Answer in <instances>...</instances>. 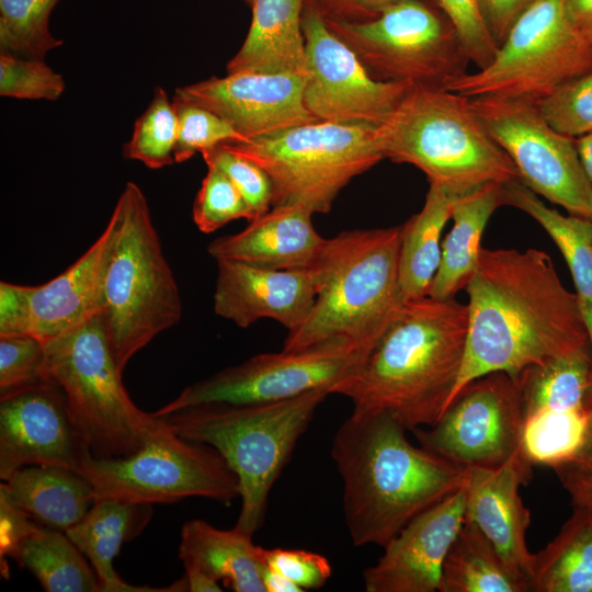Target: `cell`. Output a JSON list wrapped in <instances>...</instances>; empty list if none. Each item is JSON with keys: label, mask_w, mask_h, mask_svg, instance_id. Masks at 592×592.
<instances>
[{"label": "cell", "mask_w": 592, "mask_h": 592, "mask_svg": "<svg viewBox=\"0 0 592 592\" xmlns=\"http://www.w3.org/2000/svg\"><path fill=\"white\" fill-rule=\"evenodd\" d=\"M465 289L466 350L451 402L486 374L516 377L533 365L590 346L579 297L563 286L542 250L482 248Z\"/></svg>", "instance_id": "obj_1"}, {"label": "cell", "mask_w": 592, "mask_h": 592, "mask_svg": "<svg viewBox=\"0 0 592 592\" xmlns=\"http://www.w3.org/2000/svg\"><path fill=\"white\" fill-rule=\"evenodd\" d=\"M406 431L387 413L352 411L334 434L331 457L343 481L344 520L355 546L384 547L466 483V468L412 445Z\"/></svg>", "instance_id": "obj_2"}, {"label": "cell", "mask_w": 592, "mask_h": 592, "mask_svg": "<svg viewBox=\"0 0 592 592\" xmlns=\"http://www.w3.org/2000/svg\"><path fill=\"white\" fill-rule=\"evenodd\" d=\"M467 305L455 297L405 301L363 364L331 395L356 412L389 414L407 430L430 426L451 402L466 350Z\"/></svg>", "instance_id": "obj_3"}, {"label": "cell", "mask_w": 592, "mask_h": 592, "mask_svg": "<svg viewBox=\"0 0 592 592\" xmlns=\"http://www.w3.org/2000/svg\"><path fill=\"white\" fill-rule=\"evenodd\" d=\"M401 226L354 229L326 239L312 266L317 296L287 332L283 350L297 351L342 339L367 354L403 305L399 287Z\"/></svg>", "instance_id": "obj_4"}, {"label": "cell", "mask_w": 592, "mask_h": 592, "mask_svg": "<svg viewBox=\"0 0 592 592\" xmlns=\"http://www.w3.org/2000/svg\"><path fill=\"white\" fill-rule=\"evenodd\" d=\"M327 388L264 403L206 402L159 417L178 435L214 447L239 480L235 528L253 536L264 522L270 492L287 465Z\"/></svg>", "instance_id": "obj_5"}, {"label": "cell", "mask_w": 592, "mask_h": 592, "mask_svg": "<svg viewBox=\"0 0 592 592\" xmlns=\"http://www.w3.org/2000/svg\"><path fill=\"white\" fill-rule=\"evenodd\" d=\"M377 130L385 158L412 164L430 184L458 194L519 179L471 100L445 88L411 86Z\"/></svg>", "instance_id": "obj_6"}, {"label": "cell", "mask_w": 592, "mask_h": 592, "mask_svg": "<svg viewBox=\"0 0 592 592\" xmlns=\"http://www.w3.org/2000/svg\"><path fill=\"white\" fill-rule=\"evenodd\" d=\"M109 220L113 237L99 315L123 371L137 352L181 320L182 300L147 198L136 183L125 184Z\"/></svg>", "instance_id": "obj_7"}, {"label": "cell", "mask_w": 592, "mask_h": 592, "mask_svg": "<svg viewBox=\"0 0 592 592\" xmlns=\"http://www.w3.org/2000/svg\"><path fill=\"white\" fill-rule=\"evenodd\" d=\"M45 354L46 377L65 394L92 457L129 456L167 428L130 399L99 314L46 341Z\"/></svg>", "instance_id": "obj_8"}, {"label": "cell", "mask_w": 592, "mask_h": 592, "mask_svg": "<svg viewBox=\"0 0 592 592\" xmlns=\"http://www.w3.org/2000/svg\"><path fill=\"white\" fill-rule=\"evenodd\" d=\"M225 147L258 164L272 185L273 206L329 213L352 179L385 159L377 126L318 121Z\"/></svg>", "instance_id": "obj_9"}, {"label": "cell", "mask_w": 592, "mask_h": 592, "mask_svg": "<svg viewBox=\"0 0 592 592\" xmlns=\"http://www.w3.org/2000/svg\"><path fill=\"white\" fill-rule=\"evenodd\" d=\"M325 22L376 80L446 89L467 73L459 34L434 0H399L366 22Z\"/></svg>", "instance_id": "obj_10"}, {"label": "cell", "mask_w": 592, "mask_h": 592, "mask_svg": "<svg viewBox=\"0 0 592 592\" xmlns=\"http://www.w3.org/2000/svg\"><path fill=\"white\" fill-rule=\"evenodd\" d=\"M592 70V48L565 19L562 0H538L514 23L493 60L446 89L469 99L501 96L538 102Z\"/></svg>", "instance_id": "obj_11"}, {"label": "cell", "mask_w": 592, "mask_h": 592, "mask_svg": "<svg viewBox=\"0 0 592 592\" xmlns=\"http://www.w3.org/2000/svg\"><path fill=\"white\" fill-rule=\"evenodd\" d=\"M80 474L95 500L152 504L201 497L229 505L240 494L238 477L214 447L182 437L168 424L129 456H91Z\"/></svg>", "instance_id": "obj_12"}, {"label": "cell", "mask_w": 592, "mask_h": 592, "mask_svg": "<svg viewBox=\"0 0 592 592\" xmlns=\"http://www.w3.org/2000/svg\"><path fill=\"white\" fill-rule=\"evenodd\" d=\"M470 100L524 185L570 215L592 220V184L581 163L577 138L554 129L536 102L501 96Z\"/></svg>", "instance_id": "obj_13"}, {"label": "cell", "mask_w": 592, "mask_h": 592, "mask_svg": "<svg viewBox=\"0 0 592 592\" xmlns=\"http://www.w3.org/2000/svg\"><path fill=\"white\" fill-rule=\"evenodd\" d=\"M367 355L342 339L297 351L259 354L185 387L152 414L162 417L206 402H274L320 388H327L331 394L333 387L352 375Z\"/></svg>", "instance_id": "obj_14"}, {"label": "cell", "mask_w": 592, "mask_h": 592, "mask_svg": "<svg viewBox=\"0 0 592 592\" xmlns=\"http://www.w3.org/2000/svg\"><path fill=\"white\" fill-rule=\"evenodd\" d=\"M525 421L519 377L493 372L465 385L430 426L413 435L421 447L463 468H499L522 453Z\"/></svg>", "instance_id": "obj_15"}, {"label": "cell", "mask_w": 592, "mask_h": 592, "mask_svg": "<svg viewBox=\"0 0 592 592\" xmlns=\"http://www.w3.org/2000/svg\"><path fill=\"white\" fill-rule=\"evenodd\" d=\"M306 43L304 101L318 119L382 125L412 84L379 81L309 5L303 12Z\"/></svg>", "instance_id": "obj_16"}, {"label": "cell", "mask_w": 592, "mask_h": 592, "mask_svg": "<svg viewBox=\"0 0 592 592\" xmlns=\"http://www.w3.org/2000/svg\"><path fill=\"white\" fill-rule=\"evenodd\" d=\"M113 227L62 273L38 286L0 283V335L30 334L44 342L100 312Z\"/></svg>", "instance_id": "obj_17"}, {"label": "cell", "mask_w": 592, "mask_h": 592, "mask_svg": "<svg viewBox=\"0 0 592 592\" xmlns=\"http://www.w3.org/2000/svg\"><path fill=\"white\" fill-rule=\"evenodd\" d=\"M92 456L66 396L46 379L0 397V478L33 465L80 474Z\"/></svg>", "instance_id": "obj_18"}, {"label": "cell", "mask_w": 592, "mask_h": 592, "mask_svg": "<svg viewBox=\"0 0 592 592\" xmlns=\"http://www.w3.org/2000/svg\"><path fill=\"white\" fill-rule=\"evenodd\" d=\"M305 80L303 73L227 72L177 88L173 99L214 112L246 141L318 122L304 101Z\"/></svg>", "instance_id": "obj_19"}, {"label": "cell", "mask_w": 592, "mask_h": 592, "mask_svg": "<svg viewBox=\"0 0 592 592\" xmlns=\"http://www.w3.org/2000/svg\"><path fill=\"white\" fill-rule=\"evenodd\" d=\"M466 485V483H465ZM412 519L363 571L366 592H434L447 551L464 523L466 489Z\"/></svg>", "instance_id": "obj_20"}, {"label": "cell", "mask_w": 592, "mask_h": 592, "mask_svg": "<svg viewBox=\"0 0 592 592\" xmlns=\"http://www.w3.org/2000/svg\"><path fill=\"white\" fill-rule=\"evenodd\" d=\"M216 264L214 311L240 328L269 318L291 331L304 321L315 303L314 267L271 270L231 260H218Z\"/></svg>", "instance_id": "obj_21"}, {"label": "cell", "mask_w": 592, "mask_h": 592, "mask_svg": "<svg viewBox=\"0 0 592 592\" xmlns=\"http://www.w3.org/2000/svg\"><path fill=\"white\" fill-rule=\"evenodd\" d=\"M533 465L523 453L499 468L467 469L464 522L474 524L496 548L504 562L531 585L534 554L526 532L531 514L520 487L532 478Z\"/></svg>", "instance_id": "obj_22"}, {"label": "cell", "mask_w": 592, "mask_h": 592, "mask_svg": "<svg viewBox=\"0 0 592 592\" xmlns=\"http://www.w3.org/2000/svg\"><path fill=\"white\" fill-rule=\"evenodd\" d=\"M314 213L297 205L273 206L240 232L213 240L208 253L218 260L271 270L310 269L326 239L314 227Z\"/></svg>", "instance_id": "obj_23"}, {"label": "cell", "mask_w": 592, "mask_h": 592, "mask_svg": "<svg viewBox=\"0 0 592 592\" xmlns=\"http://www.w3.org/2000/svg\"><path fill=\"white\" fill-rule=\"evenodd\" d=\"M1 560L10 556L47 592H96L100 583L83 554L64 531L22 515L5 532Z\"/></svg>", "instance_id": "obj_24"}, {"label": "cell", "mask_w": 592, "mask_h": 592, "mask_svg": "<svg viewBox=\"0 0 592 592\" xmlns=\"http://www.w3.org/2000/svg\"><path fill=\"white\" fill-rule=\"evenodd\" d=\"M252 19L227 72L306 75L305 0H252Z\"/></svg>", "instance_id": "obj_25"}, {"label": "cell", "mask_w": 592, "mask_h": 592, "mask_svg": "<svg viewBox=\"0 0 592 592\" xmlns=\"http://www.w3.org/2000/svg\"><path fill=\"white\" fill-rule=\"evenodd\" d=\"M0 498L35 522L66 532L84 517L95 494L90 481L75 470L33 465L2 480Z\"/></svg>", "instance_id": "obj_26"}, {"label": "cell", "mask_w": 592, "mask_h": 592, "mask_svg": "<svg viewBox=\"0 0 592 592\" xmlns=\"http://www.w3.org/2000/svg\"><path fill=\"white\" fill-rule=\"evenodd\" d=\"M152 515L153 510L149 503L98 499L84 517L65 532L90 560L101 592L173 591L172 585L168 589L132 585L113 567V559L122 545L136 538Z\"/></svg>", "instance_id": "obj_27"}, {"label": "cell", "mask_w": 592, "mask_h": 592, "mask_svg": "<svg viewBox=\"0 0 592 592\" xmlns=\"http://www.w3.org/2000/svg\"><path fill=\"white\" fill-rule=\"evenodd\" d=\"M179 558L184 568L204 572L236 592H265L264 548L235 527L219 530L203 520L183 524Z\"/></svg>", "instance_id": "obj_28"}, {"label": "cell", "mask_w": 592, "mask_h": 592, "mask_svg": "<svg viewBox=\"0 0 592 592\" xmlns=\"http://www.w3.org/2000/svg\"><path fill=\"white\" fill-rule=\"evenodd\" d=\"M502 205V183H488L456 201L453 226L442 243L440 265L428 296L449 299L466 288L479 262L487 223Z\"/></svg>", "instance_id": "obj_29"}, {"label": "cell", "mask_w": 592, "mask_h": 592, "mask_svg": "<svg viewBox=\"0 0 592 592\" xmlns=\"http://www.w3.org/2000/svg\"><path fill=\"white\" fill-rule=\"evenodd\" d=\"M460 196L441 185L430 184L421 210L401 225L398 271L403 301L429 294L441 261L442 231Z\"/></svg>", "instance_id": "obj_30"}, {"label": "cell", "mask_w": 592, "mask_h": 592, "mask_svg": "<svg viewBox=\"0 0 592 592\" xmlns=\"http://www.w3.org/2000/svg\"><path fill=\"white\" fill-rule=\"evenodd\" d=\"M532 592H592V508L574 505L557 536L534 554Z\"/></svg>", "instance_id": "obj_31"}, {"label": "cell", "mask_w": 592, "mask_h": 592, "mask_svg": "<svg viewBox=\"0 0 592 592\" xmlns=\"http://www.w3.org/2000/svg\"><path fill=\"white\" fill-rule=\"evenodd\" d=\"M439 592H530L486 536L464 522L444 559Z\"/></svg>", "instance_id": "obj_32"}, {"label": "cell", "mask_w": 592, "mask_h": 592, "mask_svg": "<svg viewBox=\"0 0 592 592\" xmlns=\"http://www.w3.org/2000/svg\"><path fill=\"white\" fill-rule=\"evenodd\" d=\"M503 205L530 215L554 240L571 272L580 303L592 299V220L547 206L519 179L502 184Z\"/></svg>", "instance_id": "obj_33"}, {"label": "cell", "mask_w": 592, "mask_h": 592, "mask_svg": "<svg viewBox=\"0 0 592 592\" xmlns=\"http://www.w3.org/2000/svg\"><path fill=\"white\" fill-rule=\"evenodd\" d=\"M517 377L525 418L544 410L585 409L592 390L591 346L533 365Z\"/></svg>", "instance_id": "obj_34"}, {"label": "cell", "mask_w": 592, "mask_h": 592, "mask_svg": "<svg viewBox=\"0 0 592 592\" xmlns=\"http://www.w3.org/2000/svg\"><path fill=\"white\" fill-rule=\"evenodd\" d=\"M587 424V409L544 410L527 415L522 453L534 465L556 467L569 462L579 448Z\"/></svg>", "instance_id": "obj_35"}, {"label": "cell", "mask_w": 592, "mask_h": 592, "mask_svg": "<svg viewBox=\"0 0 592 592\" xmlns=\"http://www.w3.org/2000/svg\"><path fill=\"white\" fill-rule=\"evenodd\" d=\"M59 0H0L1 52L44 59L62 45L49 30V16Z\"/></svg>", "instance_id": "obj_36"}, {"label": "cell", "mask_w": 592, "mask_h": 592, "mask_svg": "<svg viewBox=\"0 0 592 592\" xmlns=\"http://www.w3.org/2000/svg\"><path fill=\"white\" fill-rule=\"evenodd\" d=\"M177 139L178 116L173 101L163 88L156 87L149 105L135 122L123 155L150 169H160L175 162Z\"/></svg>", "instance_id": "obj_37"}, {"label": "cell", "mask_w": 592, "mask_h": 592, "mask_svg": "<svg viewBox=\"0 0 592 592\" xmlns=\"http://www.w3.org/2000/svg\"><path fill=\"white\" fill-rule=\"evenodd\" d=\"M254 219L244 197L229 178L215 168H207L194 205L193 220L205 234L214 232L228 223Z\"/></svg>", "instance_id": "obj_38"}, {"label": "cell", "mask_w": 592, "mask_h": 592, "mask_svg": "<svg viewBox=\"0 0 592 592\" xmlns=\"http://www.w3.org/2000/svg\"><path fill=\"white\" fill-rule=\"evenodd\" d=\"M66 82L44 59L1 52L0 95L19 100L57 101Z\"/></svg>", "instance_id": "obj_39"}, {"label": "cell", "mask_w": 592, "mask_h": 592, "mask_svg": "<svg viewBox=\"0 0 592 592\" xmlns=\"http://www.w3.org/2000/svg\"><path fill=\"white\" fill-rule=\"evenodd\" d=\"M537 105L557 132L573 138L592 133V70L562 83Z\"/></svg>", "instance_id": "obj_40"}, {"label": "cell", "mask_w": 592, "mask_h": 592, "mask_svg": "<svg viewBox=\"0 0 592 592\" xmlns=\"http://www.w3.org/2000/svg\"><path fill=\"white\" fill-rule=\"evenodd\" d=\"M178 116L175 162H184L223 143L243 140L239 133L214 112L191 103L172 100Z\"/></svg>", "instance_id": "obj_41"}, {"label": "cell", "mask_w": 592, "mask_h": 592, "mask_svg": "<svg viewBox=\"0 0 592 592\" xmlns=\"http://www.w3.org/2000/svg\"><path fill=\"white\" fill-rule=\"evenodd\" d=\"M46 379L44 341L30 334L0 335V397Z\"/></svg>", "instance_id": "obj_42"}, {"label": "cell", "mask_w": 592, "mask_h": 592, "mask_svg": "<svg viewBox=\"0 0 592 592\" xmlns=\"http://www.w3.org/2000/svg\"><path fill=\"white\" fill-rule=\"evenodd\" d=\"M202 156L207 168L221 171L236 185L248 203L254 219L271 209L273 200L271 181L258 164L223 144L205 150Z\"/></svg>", "instance_id": "obj_43"}, {"label": "cell", "mask_w": 592, "mask_h": 592, "mask_svg": "<svg viewBox=\"0 0 592 592\" xmlns=\"http://www.w3.org/2000/svg\"><path fill=\"white\" fill-rule=\"evenodd\" d=\"M455 25L470 62L479 69L496 57L499 46L492 38L478 0H435Z\"/></svg>", "instance_id": "obj_44"}, {"label": "cell", "mask_w": 592, "mask_h": 592, "mask_svg": "<svg viewBox=\"0 0 592 592\" xmlns=\"http://www.w3.org/2000/svg\"><path fill=\"white\" fill-rule=\"evenodd\" d=\"M264 560L267 568L303 591L323 587L332 574L331 563L325 556L304 549H264Z\"/></svg>", "instance_id": "obj_45"}, {"label": "cell", "mask_w": 592, "mask_h": 592, "mask_svg": "<svg viewBox=\"0 0 592 592\" xmlns=\"http://www.w3.org/2000/svg\"><path fill=\"white\" fill-rule=\"evenodd\" d=\"M399 0H305L325 21L360 23L375 19ZM435 1V0H434Z\"/></svg>", "instance_id": "obj_46"}, {"label": "cell", "mask_w": 592, "mask_h": 592, "mask_svg": "<svg viewBox=\"0 0 592 592\" xmlns=\"http://www.w3.org/2000/svg\"><path fill=\"white\" fill-rule=\"evenodd\" d=\"M538 0H478L486 25L500 46L519 18Z\"/></svg>", "instance_id": "obj_47"}, {"label": "cell", "mask_w": 592, "mask_h": 592, "mask_svg": "<svg viewBox=\"0 0 592 592\" xmlns=\"http://www.w3.org/2000/svg\"><path fill=\"white\" fill-rule=\"evenodd\" d=\"M573 505L592 508V473L566 462L554 467Z\"/></svg>", "instance_id": "obj_48"}, {"label": "cell", "mask_w": 592, "mask_h": 592, "mask_svg": "<svg viewBox=\"0 0 592 592\" xmlns=\"http://www.w3.org/2000/svg\"><path fill=\"white\" fill-rule=\"evenodd\" d=\"M570 27L592 48V0H562Z\"/></svg>", "instance_id": "obj_49"}, {"label": "cell", "mask_w": 592, "mask_h": 592, "mask_svg": "<svg viewBox=\"0 0 592 592\" xmlns=\"http://www.w3.org/2000/svg\"><path fill=\"white\" fill-rule=\"evenodd\" d=\"M587 424L582 442L569 460L574 466L592 473V392L587 401Z\"/></svg>", "instance_id": "obj_50"}, {"label": "cell", "mask_w": 592, "mask_h": 592, "mask_svg": "<svg viewBox=\"0 0 592 592\" xmlns=\"http://www.w3.org/2000/svg\"><path fill=\"white\" fill-rule=\"evenodd\" d=\"M185 579L187 584V591L190 592H220L223 589L220 588L218 581L214 580L209 576L205 574L204 572L192 569V568H185Z\"/></svg>", "instance_id": "obj_51"}, {"label": "cell", "mask_w": 592, "mask_h": 592, "mask_svg": "<svg viewBox=\"0 0 592 592\" xmlns=\"http://www.w3.org/2000/svg\"><path fill=\"white\" fill-rule=\"evenodd\" d=\"M265 592H303V590L281 573L265 568L263 573Z\"/></svg>", "instance_id": "obj_52"}, {"label": "cell", "mask_w": 592, "mask_h": 592, "mask_svg": "<svg viewBox=\"0 0 592 592\" xmlns=\"http://www.w3.org/2000/svg\"><path fill=\"white\" fill-rule=\"evenodd\" d=\"M577 147L585 174L592 184V133L578 137Z\"/></svg>", "instance_id": "obj_53"}, {"label": "cell", "mask_w": 592, "mask_h": 592, "mask_svg": "<svg viewBox=\"0 0 592 592\" xmlns=\"http://www.w3.org/2000/svg\"><path fill=\"white\" fill-rule=\"evenodd\" d=\"M581 304V311H582V318L584 322V327L588 333L590 346L592 350V299L588 301L580 303ZM592 392V390H591ZM591 395V394H590Z\"/></svg>", "instance_id": "obj_54"}, {"label": "cell", "mask_w": 592, "mask_h": 592, "mask_svg": "<svg viewBox=\"0 0 592 592\" xmlns=\"http://www.w3.org/2000/svg\"><path fill=\"white\" fill-rule=\"evenodd\" d=\"M244 1L250 4L252 0H244Z\"/></svg>", "instance_id": "obj_55"}]
</instances>
